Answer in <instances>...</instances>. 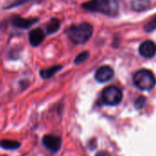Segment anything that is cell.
Returning <instances> with one entry per match:
<instances>
[{
  "label": "cell",
  "mask_w": 156,
  "mask_h": 156,
  "mask_svg": "<svg viewBox=\"0 0 156 156\" xmlns=\"http://www.w3.org/2000/svg\"><path fill=\"white\" fill-rule=\"evenodd\" d=\"M83 8L90 12H99L108 16H116L119 12L118 0H91Z\"/></svg>",
  "instance_id": "1"
},
{
  "label": "cell",
  "mask_w": 156,
  "mask_h": 156,
  "mask_svg": "<svg viewBox=\"0 0 156 156\" xmlns=\"http://www.w3.org/2000/svg\"><path fill=\"white\" fill-rule=\"evenodd\" d=\"M93 34V26L87 22L72 25L67 30L69 39L75 44L86 43Z\"/></svg>",
  "instance_id": "2"
},
{
  "label": "cell",
  "mask_w": 156,
  "mask_h": 156,
  "mask_svg": "<svg viewBox=\"0 0 156 156\" xmlns=\"http://www.w3.org/2000/svg\"><path fill=\"white\" fill-rule=\"evenodd\" d=\"M133 82L136 87L143 91L151 90L156 85V79L153 73L146 69L140 70L134 73Z\"/></svg>",
  "instance_id": "3"
},
{
  "label": "cell",
  "mask_w": 156,
  "mask_h": 156,
  "mask_svg": "<svg viewBox=\"0 0 156 156\" xmlns=\"http://www.w3.org/2000/svg\"><path fill=\"white\" fill-rule=\"evenodd\" d=\"M102 101L108 106H117L119 105L123 98L122 91L120 88L115 86L106 87L101 95Z\"/></svg>",
  "instance_id": "4"
},
{
  "label": "cell",
  "mask_w": 156,
  "mask_h": 156,
  "mask_svg": "<svg viewBox=\"0 0 156 156\" xmlns=\"http://www.w3.org/2000/svg\"><path fill=\"white\" fill-rule=\"evenodd\" d=\"M39 21L38 18H30L26 19L20 16H13L10 19V24L12 27H14L17 30H28L31 28L34 24H36Z\"/></svg>",
  "instance_id": "5"
},
{
  "label": "cell",
  "mask_w": 156,
  "mask_h": 156,
  "mask_svg": "<svg viewBox=\"0 0 156 156\" xmlns=\"http://www.w3.org/2000/svg\"><path fill=\"white\" fill-rule=\"evenodd\" d=\"M42 144L48 151L51 152H57L61 149L62 139L55 135H45L42 138Z\"/></svg>",
  "instance_id": "6"
},
{
  "label": "cell",
  "mask_w": 156,
  "mask_h": 156,
  "mask_svg": "<svg viewBox=\"0 0 156 156\" xmlns=\"http://www.w3.org/2000/svg\"><path fill=\"white\" fill-rule=\"evenodd\" d=\"M114 71L108 65H104L99 67L96 73H95V79L99 83H106L113 78Z\"/></svg>",
  "instance_id": "7"
},
{
  "label": "cell",
  "mask_w": 156,
  "mask_h": 156,
  "mask_svg": "<svg viewBox=\"0 0 156 156\" xmlns=\"http://www.w3.org/2000/svg\"><path fill=\"white\" fill-rule=\"evenodd\" d=\"M45 33L46 32H44V30L41 28L31 30L29 32V41L30 45L33 47L40 46L45 39Z\"/></svg>",
  "instance_id": "8"
},
{
  "label": "cell",
  "mask_w": 156,
  "mask_h": 156,
  "mask_svg": "<svg viewBox=\"0 0 156 156\" xmlns=\"http://www.w3.org/2000/svg\"><path fill=\"white\" fill-rule=\"evenodd\" d=\"M139 51L144 58H152L156 54V44L151 41H145L140 45Z\"/></svg>",
  "instance_id": "9"
},
{
  "label": "cell",
  "mask_w": 156,
  "mask_h": 156,
  "mask_svg": "<svg viewBox=\"0 0 156 156\" xmlns=\"http://www.w3.org/2000/svg\"><path fill=\"white\" fill-rule=\"evenodd\" d=\"M151 6V0H131L130 7L135 11H142Z\"/></svg>",
  "instance_id": "10"
},
{
  "label": "cell",
  "mask_w": 156,
  "mask_h": 156,
  "mask_svg": "<svg viewBox=\"0 0 156 156\" xmlns=\"http://www.w3.org/2000/svg\"><path fill=\"white\" fill-rule=\"evenodd\" d=\"M61 69H62V65H54L48 69H41L40 70V75L42 79H49V78L52 77Z\"/></svg>",
  "instance_id": "11"
},
{
  "label": "cell",
  "mask_w": 156,
  "mask_h": 156,
  "mask_svg": "<svg viewBox=\"0 0 156 156\" xmlns=\"http://www.w3.org/2000/svg\"><path fill=\"white\" fill-rule=\"evenodd\" d=\"M22 50H23V48L20 45H15V46L11 47L7 53V58L11 61L19 60L22 53Z\"/></svg>",
  "instance_id": "12"
},
{
  "label": "cell",
  "mask_w": 156,
  "mask_h": 156,
  "mask_svg": "<svg viewBox=\"0 0 156 156\" xmlns=\"http://www.w3.org/2000/svg\"><path fill=\"white\" fill-rule=\"evenodd\" d=\"M0 147L5 150L15 151L20 147V143L14 140H0Z\"/></svg>",
  "instance_id": "13"
},
{
  "label": "cell",
  "mask_w": 156,
  "mask_h": 156,
  "mask_svg": "<svg viewBox=\"0 0 156 156\" xmlns=\"http://www.w3.org/2000/svg\"><path fill=\"white\" fill-rule=\"evenodd\" d=\"M60 27H61V24H60L59 20H57V19H51L48 22V24L46 25L45 32H46V34H49V35L53 34L56 31H58V30L60 29Z\"/></svg>",
  "instance_id": "14"
},
{
  "label": "cell",
  "mask_w": 156,
  "mask_h": 156,
  "mask_svg": "<svg viewBox=\"0 0 156 156\" xmlns=\"http://www.w3.org/2000/svg\"><path fill=\"white\" fill-rule=\"evenodd\" d=\"M31 1H33V0H12V1L9 2L8 5L3 7V9L4 10H10V9L19 8L20 6H23L27 3H30Z\"/></svg>",
  "instance_id": "15"
},
{
  "label": "cell",
  "mask_w": 156,
  "mask_h": 156,
  "mask_svg": "<svg viewBox=\"0 0 156 156\" xmlns=\"http://www.w3.org/2000/svg\"><path fill=\"white\" fill-rule=\"evenodd\" d=\"M88 57H89V52L87 51H83V52L79 53V54L76 56V58L74 60V63L75 64H80V63L86 62Z\"/></svg>",
  "instance_id": "16"
},
{
  "label": "cell",
  "mask_w": 156,
  "mask_h": 156,
  "mask_svg": "<svg viewBox=\"0 0 156 156\" xmlns=\"http://www.w3.org/2000/svg\"><path fill=\"white\" fill-rule=\"evenodd\" d=\"M144 30L147 32H151L156 30V16H154L144 27Z\"/></svg>",
  "instance_id": "17"
},
{
  "label": "cell",
  "mask_w": 156,
  "mask_h": 156,
  "mask_svg": "<svg viewBox=\"0 0 156 156\" xmlns=\"http://www.w3.org/2000/svg\"><path fill=\"white\" fill-rule=\"evenodd\" d=\"M145 104H146V99H145V98H143V97H140V98L135 101V107H136L138 109L142 108L145 106Z\"/></svg>",
  "instance_id": "18"
},
{
  "label": "cell",
  "mask_w": 156,
  "mask_h": 156,
  "mask_svg": "<svg viewBox=\"0 0 156 156\" xmlns=\"http://www.w3.org/2000/svg\"><path fill=\"white\" fill-rule=\"evenodd\" d=\"M20 88L22 90L27 89V87H29V81H27V80H21L20 82Z\"/></svg>",
  "instance_id": "19"
},
{
  "label": "cell",
  "mask_w": 156,
  "mask_h": 156,
  "mask_svg": "<svg viewBox=\"0 0 156 156\" xmlns=\"http://www.w3.org/2000/svg\"><path fill=\"white\" fill-rule=\"evenodd\" d=\"M96 156H110V155L106 151H99Z\"/></svg>",
  "instance_id": "20"
}]
</instances>
